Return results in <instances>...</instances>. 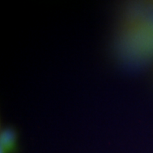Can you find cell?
Wrapping results in <instances>:
<instances>
[{"label":"cell","instance_id":"6da1fadb","mask_svg":"<svg viewBox=\"0 0 153 153\" xmlns=\"http://www.w3.org/2000/svg\"><path fill=\"white\" fill-rule=\"evenodd\" d=\"M15 135L13 132L7 131L1 135V153L9 152L14 151L15 147Z\"/></svg>","mask_w":153,"mask_h":153}]
</instances>
